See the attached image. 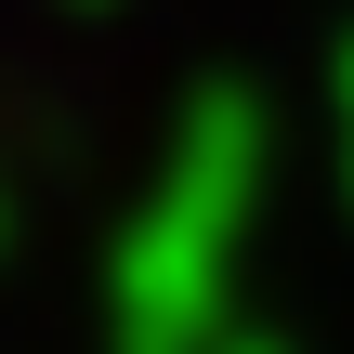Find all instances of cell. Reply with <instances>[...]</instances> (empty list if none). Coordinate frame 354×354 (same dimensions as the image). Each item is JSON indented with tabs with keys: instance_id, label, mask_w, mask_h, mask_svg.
<instances>
[{
	"instance_id": "obj_1",
	"label": "cell",
	"mask_w": 354,
	"mask_h": 354,
	"mask_svg": "<svg viewBox=\"0 0 354 354\" xmlns=\"http://www.w3.org/2000/svg\"><path fill=\"white\" fill-rule=\"evenodd\" d=\"M250 197H263V105L250 92H197L184 131H171L158 197L131 210V236L105 263L118 354H197L236 315V223H250Z\"/></svg>"
},
{
	"instance_id": "obj_2",
	"label": "cell",
	"mask_w": 354,
	"mask_h": 354,
	"mask_svg": "<svg viewBox=\"0 0 354 354\" xmlns=\"http://www.w3.org/2000/svg\"><path fill=\"white\" fill-rule=\"evenodd\" d=\"M328 105H342V184H354V26H342V53H328Z\"/></svg>"
},
{
	"instance_id": "obj_3",
	"label": "cell",
	"mask_w": 354,
	"mask_h": 354,
	"mask_svg": "<svg viewBox=\"0 0 354 354\" xmlns=\"http://www.w3.org/2000/svg\"><path fill=\"white\" fill-rule=\"evenodd\" d=\"M197 354H289V342H276V328H236V315H223V328H210Z\"/></svg>"
}]
</instances>
